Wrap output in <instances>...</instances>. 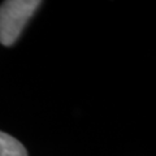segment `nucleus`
<instances>
[{
	"label": "nucleus",
	"mask_w": 156,
	"mask_h": 156,
	"mask_svg": "<svg viewBox=\"0 0 156 156\" xmlns=\"http://www.w3.org/2000/svg\"><path fill=\"white\" fill-rule=\"evenodd\" d=\"M42 5L39 0H7L0 5V43L12 46L35 11Z\"/></svg>",
	"instance_id": "obj_1"
},
{
	"label": "nucleus",
	"mask_w": 156,
	"mask_h": 156,
	"mask_svg": "<svg viewBox=\"0 0 156 156\" xmlns=\"http://www.w3.org/2000/svg\"><path fill=\"white\" fill-rule=\"evenodd\" d=\"M0 156H27V152L20 140L0 131Z\"/></svg>",
	"instance_id": "obj_2"
}]
</instances>
